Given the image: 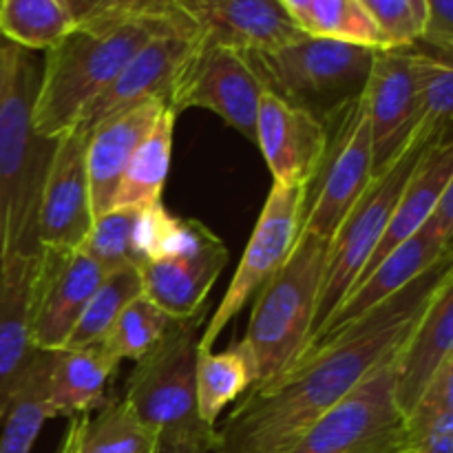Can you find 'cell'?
Returning a JSON list of instances; mask_svg holds the SVG:
<instances>
[{"mask_svg": "<svg viewBox=\"0 0 453 453\" xmlns=\"http://www.w3.org/2000/svg\"><path fill=\"white\" fill-rule=\"evenodd\" d=\"M449 274L453 257L323 341L264 388L248 389L224 425L212 453H286L376 367L392 361Z\"/></svg>", "mask_w": 453, "mask_h": 453, "instance_id": "cell-1", "label": "cell"}, {"mask_svg": "<svg viewBox=\"0 0 453 453\" xmlns=\"http://www.w3.org/2000/svg\"><path fill=\"white\" fill-rule=\"evenodd\" d=\"M190 20L118 18L75 25L65 38L44 51L34 102V128L58 140L78 124L80 115L118 78L127 62L162 31Z\"/></svg>", "mask_w": 453, "mask_h": 453, "instance_id": "cell-2", "label": "cell"}, {"mask_svg": "<svg viewBox=\"0 0 453 453\" xmlns=\"http://www.w3.org/2000/svg\"><path fill=\"white\" fill-rule=\"evenodd\" d=\"M330 239L299 233L295 250L252 296L243 341L257 365V385L273 383L303 354L317 321Z\"/></svg>", "mask_w": 453, "mask_h": 453, "instance_id": "cell-3", "label": "cell"}, {"mask_svg": "<svg viewBox=\"0 0 453 453\" xmlns=\"http://www.w3.org/2000/svg\"><path fill=\"white\" fill-rule=\"evenodd\" d=\"M40 69L31 51H22L12 88L0 102V217L3 261L38 255L35 221L56 140L34 128V102Z\"/></svg>", "mask_w": 453, "mask_h": 453, "instance_id": "cell-4", "label": "cell"}, {"mask_svg": "<svg viewBox=\"0 0 453 453\" xmlns=\"http://www.w3.org/2000/svg\"><path fill=\"white\" fill-rule=\"evenodd\" d=\"M203 312L173 321L166 334L135 363L124 403L155 436V442H199L215 449V427L197 410V341Z\"/></svg>", "mask_w": 453, "mask_h": 453, "instance_id": "cell-5", "label": "cell"}, {"mask_svg": "<svg viewBox=\"0 0 453 453\" xmlns=\"http://www.w3.org/2000/svg\"><path fill=\"white\" fill-rule=\"evenodd\" d=\"M376 49L308 35L270 53L248 56L268 91L326 122L365 88Z\"/></svg>", "mask_w": 453, "mask_h": 453, "instance_id": "cell-6", "label": "cell"}, {"mask_svg": "<svg viewBox=\"0 0 453 453\" xmlns=\"http://www.w3.org/2000/svg\"><path fill=\"white\" fill-rule=\"evenodd\" d=\"M429 146L434 144H425L416 137H410L398 157L372 177L365 193L358 197L343 224L332 234L330 246H327L326 273H323L314 330L326 321L327 314L334 310V305L343 299L345 292L361 277L363 268H365L372 252L383 237L385 226H388L416 164L420 162Z\"/></svg>", "mask_w": 453, "mask_h": 453, "instance_id": "cell-7", "label": "cell"}, {"mask_svg": "<svg viewBox=\"0 0 453 453\" xmlns=\"http://www.w3.org/2000/svg\"><path fill=\"white\" fill-rule=\"evenodd\" d=\"M327 146L308 186L301 233L332 239L374 177V149L363 93L326 119Z\"/></svg>", "mask_w": 453, "mask_h": 453, "instance_id": "cell-8", "label": "cell"}, {"mask_svg": "<svg viewBox=\"0 0 453 453\" xmlns=\"http://www.w3.org/2000/svg\"><path fill=\"white\" fill-rule=\"evenodd\" d=\"M394 361L376 367L286 453H410L405 414L394 396Z\"/></svg>", "mask_w": 453, "mask_h": 453, "instance_id": "cell-9", "label": "cell"}, {"mask_svg": "<svg viewBox=\"0 0 453 453\" xmlns=\"http://www.w3.org/2000/svg\"><path fill=\"white\" fill-rule=\"evenodd\" d=\"M305 199H308V186L273 184L264 211L248 239L242 261L230 279L228 290L221 299L219 308L215 310L211 321L199 334V352H211L228 323L242 312L243 305L261 290V286L286 264L290 252L295 250L296 239H299Z\"/></svg>", "mask_w": 453, "mask_h": 453, "instance_id": "cell-10", "label": "cell"}, {"mask_svg": "<svg viewBox=\"0 0 453 453\" xmlns=\"http://www.w3.org/2000/svg\"><path fill=\"white\" fill-rule=\"evenodd\" d=\"M264 82L248 56L199 38L181 65L166 104L175 115L186 109H206L255 144V124Z\"/></svg>", "mask_w": 453, "mask_h": 453, "instance_id": "cell-11", "label": "cell"}, {"mask_svg": "<svg viewBox=\"0 0 453 453\" xmlns=\"http://www.w3.org/2000/svg\"><path fill=\"white\" fill-rule=\"evenodd\" d=\"M228 264V248L206 224L181 219L180 239L164 259L137 268L142 295L171 321H186L203 312L211 290Z\"/></svg>", "mask_w": 453, "mask_h": 453, "instance_id": "cell-12", "label": "cell"}, {"mask_svg": "<svg viewBox=\"0 0 453 453\" xmlns=\"http://www.w3.org/2000/svg\"><path fill=\"white\" fill-rule=\"evenodd\" d=\"M88 131L73 127L56 140L35 221L38 250H75L93 226L87 173Z\"/></svg>", "mask_w": 453, "mask_h": 453, "instance_id": "cell-13", "label": "cell"}, {"mask_svg": "<svg viewBox=\"0 0 453 453\" xmlns=\"http://www.w3.org/2000/svg\"><path fill=\"white\" fill-rule=\"evenodd\" d=\"M109 270L84 250H40L31 301V339L35 349L58 352L69 341L84 305Z\"/></svg>", "mask_w": 453, "mask_h": 453, "instance_id": "cell-14", "label": "cell"}, {"mask_svg": "<svg viewBox=\"0 0 453 453\" xmlns=\"http://www.w3.org/2000/svg\"><path fill=\"white\" fill-rule=\"evenodd\" d=\"M255 146L264 155L274 184L310 186L327 146V127L303 106L264 88L255 124Z\"/></svg>", "mask_w": 453, "mask_h": 453, "instance_id": "cell-15", "label": "cell"}, {"mask_svg": "<svg viewBox=\"0 0 453 453\" xmlns=\"http://www.w3.org/2000/svg\"><path fill=\"white\" fill-rule=\"evenodd\" d=\"M416 51L411 47L376 49L363 97L370 118L374 175L398 157L418 119Z\"/></svg>", "mask_w": 453, "mask_h": 453, "instance_id": "cell-16", "label": "cell"}, {"mask_svg": "<svg viewBox=\"0 0 453 453\" xmlns=\"http://www.w3.org/2000/svg\"><path fill=\"white\" fill-rule=\"evenodd\" d=\"M202 31L195 25H180L150 38L131 60L127 62L118 78L84 109L75 127L93 128L102 119L113 118L149 97L166 100L177 73L186 58L197 47Z\"/></svg>", "mask_w": 453, "mask_h": 453, "instance_id": "cell-17", "label": "cell"}, {"mask_svg": "<svg viewBox=\"0 0 453 453\" xmlns=\"http://www.w3.org/2000/svg\"><path fill=\"white\" fill-rule=\"evenodd\" d=\"M180 7L203 38L243 56L277 51L305 35L281 0H180Z\"/></svg>", "mask_w": 453, "mask_h": 453, "instance_id": "cell-18", "label": "cell"}, {"mask_svg": "<svg viewBox=\"0 0 453 453\" xmlns=\"http://www.w3.org/2000/svg\"><path fill=\"white\" fill-rule=\"evenodd\" d=\"M447 257H453L451 246H447L441 239L434 237V234L423 226L414 237H410L405 243H401L396 250L389 252L374 270H370L365 277L358 279V281L345 292L343 299L334 305V310L327 314L326 321L310 334V341L308 345H305L303 354L314 349L317 345H321L323 341L332 339L336 332L348 327L349 323L358 321L363 314H367L370 310H374L376 305L388 301L389 296L401 292L403 288L410 286L414 279H418L420 274L427 273L432 265L441 264ZM296 361H299V358H296Z\"/></svg>", "mask_w": 453, "mask_h": 453, "instance_id": "cell-19", "label": "cell"}, {"mask_svg": "<svg viewBox=\"0 0 453 453\" xmlns=\"http://www.w3.org/2000/svg\"><path fill=\"white\" fill-rule=\"evenodd\" d=\"M38 264L40 252L0 261V420L38 354L31 339Z\"/></svg>", "mask_w": 453, "mask_h": 453, "instance_id": "cell-20", "label": "cell"}, {"mask_svg": "<svg viewBox=\"0 0 453 453\" xmlns=\"http://www.w3.org/2000/svg\"><path fill=\"white\" fill-rule=\"evenodd\" d=\"M168 109L164 97H149L113 118L102 119L88 128L87 140V173L91 188L93 219L104 215L113 206L115 190L119 177L127 168L128 159L137 150L150 128L157 124L164 111Z\"/></svg>", "mask_w": 453, "mask_h": 453, "instance_id": "cell-21", "label": "cell"}, {"mask_svg": "<svg viewBox=\"0 0 453 453\" xmlns=\"http://www.w3.org/2000/svg\"><path fill=\"white\" fill-rule=\"evenodd\" d=\"M453 357V274L441 283L394 361V396L403 414L414 407L442 363Z\"/></svg>", "mask_w": 453, "mask_h": 453, "instance_id": "cell-22", "label": "cell"}, {"mask_svg": "<svg viewBox=\"0 0 453 453\" xmlns=\"http://www.w3.org/2000/svg\"><path fill=\"white\" fill-rule=\"evenodd\" d=\"M449 184H453V142L451 137H447V140L429 146L420 162L416 164L414 173H411L410 181H407L405 190H403L401 199H398L396 208H394L392 217L385 226L383 237H380L379 246L374 248L358 279L365 277L389 252L396 250L401 243H405L407 239L414 237L423 228L429 212L436 206L438 197Z\"/></svg>", "mask_w": 453, "mask_h": 453, "instance_id": "cell-23", "label": "cell"}, {"mask_svg": "<svg viewBox=\"0 0 453 453\" xmlns=\"http://www.w3.org/2000/svg\"><path fill=\"white\" fill-rule=\"evenodd\" d=\"M119 358L106 345L65 348L51 352L49 365V405L53 416H82L100 410L106 403V385L118 372Z\"/></svg>", "mask_w": 453, "mask_h": 453, "instance_id": "cell-24", "label": "cell"}, {"mask_svg": "<svg viewBox=\"0 0 453 453\" xmlns=\"http://www.w3.org/2000/svg\"><path fill=\"white\" fill-rule=\"evenodd\" d=\"M175 119L177 115L166 109L149 135L142 140L119 177L111 208H142L162 202L164 186L171 171Z\"/></svg>", "mask_w": 453, "mask_h": 453, "instance_id": "cell-25", "label": "cell"}, {"mask_svg": "<svg viewBox=\"0 0 453 453\" xmlns=\"http://www.w3.org/2000/svg\"><path fill=\"white\" fill-rule=\"evenodd\" d=\"M197 410L208 427H217L221 411L257 385V365L246 341H237L226 352L197 349Z\"/></svg>", "mask_w": 453, "mask_h": 453, "instance_id": "cell-26", "label": "cell"}, {"mask_svg": "<svg viewBox=\"0 0 453 453\" xmlns=\"http://www.w3.org/2000/svg\"><path fill=\"white\" fill-rule=\"evenodd\" d=\"M49 365L51 352L38 349L29 372L18 385L3 416L0 453H31L49 418H56L49 405Z\"/></svg>", "mask_w": 453, "mask_h": 453, "instance_id": "cell-27", "label": "cell"}, {"mask_svg": "<svg viewBox=\"0 0 453 453\" xmlns=\"http://www.w3.org/2000/svg\"><path fill=\"white\" fill-rule=\"evenodd\" d=\"M410 453H453V357L405 414Z\"/></svg>", "mask_w": 453, "mask_h": 453, "instance_id": "cell-28", "label": "cell"}, {"mask_svg": "<svg viewBox=\"0 0 453 453\" xmlns=\"http://www.w3.org/2000/svg\"><path fill=\"white\" fill-rule=\"evenodd\" d=\"M416 100H418V119L411 137L436 144L451 137L453 111V69L451 60L441 56L416 51Z\"/></svg>", "mask_w": 453, "mask_h": 453, "instance_id": "cell-29", "label": "cell"}, {"mask_svg": "<svg viewBox=\"0 0 453 453\" xmlns=\"http://www.w3.org/2000/svg\"><path fill=\"white\" fill-rule=\"evenodd\" d=\"M62 0H3L0 35L25 51H47L73 29Z\"/></svg>", "mask_w": 453, "mask_h": 453, "instance_id": "cell-30", "label": "cell"}, {"mask_svg": "<svg viewBox=\"0 0 453 453\" xmlns=\"http://www.w3.org/2000/svg\"><path fill=\"white\" fill-rule=\"evenodd\" d=\"M155 436L124 398H106L96 416L84 414L78 453H150Z\"/></svg>", "mask_w": 453, "mask_h": 453, "instance_id": "cell-31", "label": "cell"}, {"mask_svg": "<svg viewBox=\"0 0 453 453\" xmlns=\"http://www.w3.org/2000/svg\"><path fill=\"white\" fill-rule=\"evenodd\" d=\"M137 296H142V279L135 268H119L106 274L104 281L84 305L65 348H87V345L100 343L115 319Z\"/></svg>", "mask_w": 453, "mask_h": 453, "instance_id": "cell-32", "label": "cell"}, {"mask_svg": "<svg viewBox=\"0 0 453 453\" xmlns=\"http://www.w3.org/2000/svg\"><path fill=\"white\" fill-rule=\"evenodd\" d=\"M296 25L308 35L385 49L383 35L358 0H310Z\"/></svg>", "mask_w": 453, "mask_h": 453, "instance_id": "cell-33", "label": "cell"}, {"mask_svg": "<svg viewBox=\"0 0 453 453\" xmlns=\"http://www.w3.org/2000/svg\"><path fill=\"white\" fill-rule=\"evenodd\" d=\"M171 323V317L164 310L142 295L122 310L102 343L119 361L137 363L162 341Z\"/></svg>", "mask_w": 453, "mask_h": 453, "instance_id": "cell-34", "label": "cell"}, {"mask_svg": "<svg viewBox=\"0 0 453 453\" xmlns=\"http://www.w3.org/2000/svg\"><path fill=\"white\" fill-rule=\"evenodd\" d=\"M142 208H111L93 219L80 250L104 265L109 273L119 268H135L137 261V221Z\"/></svg>", "mask_w": 453, "mask_h": 453, "instance_id": "cell-35", "label": "cell"}, {"mask_svg": "<svg viewBox=\"0 0 453 453\" xmlns=\"http://www.w3.org/2000/svg\"><path fill=\"white\" fill-rule=\"evenodd\" d=\"M376 29L383 35L385 49L414 47L425 31L423 0H358Z\"/></svg>", "mask_w": 453, "mask_h": 453, "instance_id": "cell-36", "label": "cell"}, {"mask_svg": "<svg viewBox=\"0 0 453 453\" xmlns=\"http://www.w3.org/2000/svg\"><path fill=\"white\" fill-rule=\"evenodd\" d=\"M73 25L118 20V18H162L188 20L180 0H62Z\"/></svg>", "mask_w": 453, "mask_h": 453, "instance_id": "cell-37", "label": "cell"}, {"mask_svg": "<svg viewBox=\"0 0 453 453\" xmlns=\"http://www.w3.org/2000/svg\"><path fill=\"white\" fill-rule=\"evenodd\" d=\"M423 4L427 20L420 40L449 60L453 51V0H423Z\"/></svg>", "mask_w": 453, "mask_h": 453, "instance_id": "cell-38", "label": "cell"}, {"mask_svg": "<svg viewBox=\"0 0 453 453\" xmlns=\"http://www.w3.org/2000/svg\"><path fill=\"white\" fill-rule=\"evenodd\" d=\"M425 228L434 234L436 239H441L442 243L451 246L453 237V184L447 186L442 190V195L438 197L436 206L429 212L427 221H425Z\"/></svg>", "mask_w": 453, "mask_h": 453, "instance_id": "cell-39", "label": "cell"}, {"mask_svg": "<svg viewBox=\"0 0 453 453\" xmlns=\"http://www.w3.org/2000/svg\"><path fill=\"white\" fill-rule=\"evenodd\" d=\"M22 51L25 49L16 47V44L9 42L7 38L0 35V102L4 100L7 91L12 88L13 75H16L18 60H20Z\"/></svg>", "mask_w": 453, "mask_h": 453, "instance_id": "cell-40", "label": "cell"}, {"mask_svg": "<svg viewBox=\"0 0 453 453\" xmlns=\"http://www.w3.org/2000/svg\"><path fill=\"white\" fill-rule=\"evenodd\" d=\"M82 420H84V414L73 416V418H71L69 429H66L65 436H62L56 453H78V441H80V432H82Z\"/></svg>", "mask_w": 453, "mask_h": 453, "instance_id": "cell-41", "label": "cell"}, {"mask_svg": "<svg viewBox=\"0 0 453 453\" xmlns=\"http://www.w3.org/2000/svg\"><path fill=\"white\" fill-rule=\"evenodd\" d=\"M150 453H211V449L199 442H155Z\"/></svg>", "mask_w": 453, "mask_h": 453, "instance_id": "cell-42", "label": "cell"}, {"mask_svg": "<svg viewBox=\"0 0 453 453\" xmlns=\"http://www.w3.org/2000/svg\"><path fill=\"white\" fill-rule=\"evenodd\" d=\"M0 261H3V217H0Z\"/></svg>", "mask_w": 453, "mask_h": 453, "instance_id": "cell-43", "label": "cell"}, {"mask_svg": "<svg viewBox=\"0 0 453 453\" xmlns=\"http://www.w3.org/2000/svg\"><path fill=\"white\" fill-rule=\"evenodd\" d=\"M0 4H3V0H0Z\"/></svg>", "mask_w": 453, "mask_h": 453, "instance_id": "cell-44", "label": "cell"}]
</instances>
